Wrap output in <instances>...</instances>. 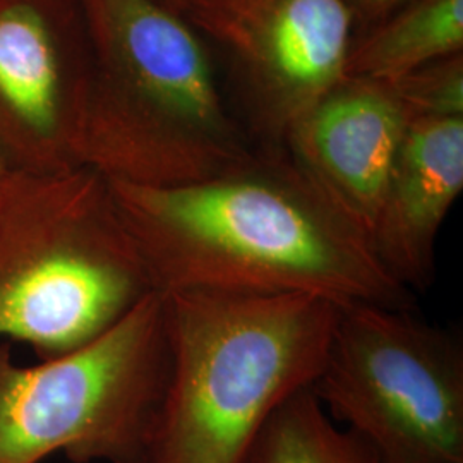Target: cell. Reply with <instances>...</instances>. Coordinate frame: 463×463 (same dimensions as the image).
Wrapping results in <instances>:
<instances>
[{
  "mask_svg": "<svg viewBox=\"0 0 463 463\" xmlns=\"http://www.w3.org/2000/svg\"><path fill=\"white\" fill-rule=\"evenodd\" d=\"M164 296L83 347L17 364L0 340V463H146L168 378Z\"/></svg>",
  "mask_w": 463,
  "mask_h": 463,
  "instance_id": "cell-5",
  "label": "cell"
},
{
  "mask_svg": "<svg viewBox=\"0 0 463 463\" xmlns=\"http://www.w3.org/2000/svg\"><path fill=\"white\" fill-rule=\"evenodd\" d=\"M411 118L463 117V53L384 83Z\"/></svg>",
  "mask_w": 463,
  "mask_h": 463,
  "instance_id": "cell-13",
  "label": "cell"
},
{
  "mask_svg": "<svg viewBox=\"0 0 463 463\" xmlns=\"http://www.w3.org/2000/svg\"><path fill=\"white\" fill-rule=\"evenodd\" d=\"M153 2L162 5L166 11L183 17L189 9H193L194 5H198L201 2H206V0H153Z\"/></svg>",
  "mask_w": 463,
  "mask_h": 463,
  "instance_id": "cell-15",
  "label": "cell"
},
{
  "mask_svg": "<svg viewBox=\"0 0 463 463\" xmlns=\"http://www.w3.org/2000/svg\"><path fill=\"white\" fill-rule=\"evenodd\" d=\"M155 292L107 179L78 166L0 183V340L42 361L83 347Z\"/></svg>",
  "mask_w": 463,
  "mask_h": 463,
  "instance_id": "cell-4",
  "label": "cell"
},
{
  "mask_svg": "<svg viewBox=\"0 0 463 463\" xmlns=\"http://www.w3.org/2000/svg\"><path fill=\"white\" fill-rule=\"evenodd\" d=\"M90 84L80 0H0V156L9 170L81 166Z\"/></svg>",
  "mask_w": 463,
  "mask_h": 463,
  "instance_id": "cell-8",
  "label": "cell"
},
{
  "mask_svg": "<svg viewBox=\"0 0 463 463\" xmlns=\"http://www.w3.org/2000/svg\"><path fill=\"white\" fill-rule=\"evenodd\" d=\"M91 84L80 165L105 179L172 187L260 162L223 93L215 55L184 19L153 0H80Z\"/></svg>",
  "mask_w": 463,
  "mask_h": 463,
  "instance_id": "cell-2",
  "label": "cell"
},
{
  "mask_svg": "<svg viewBox=\"0 0 463 463\" xmlns=\"http://www.w3.org/2000/svg\"><path fill=\"white\" fill-rule=\"evenodd\" d=\"M411 120L386 84L345 80L298 120L283 151L369 241Z\"/></svg>",
  "mask_w": 463,
  "mask_h": 463,
  "instance_id": "cell-9",
  "label": "cell"
},
{
  "mask_svg": "<svg viewBox=\"0 0 463 463\" xmlns=\"http://www.w3.org/2000/svg\"><path fill=\"white\" fill-rule=\"evenodd\" d=\"M457 53H463V0H411L354 36L345 80L388 83Z\"/></svg>",
  "mask_w": 463,
  "mask_h": 463,
  "instance_id": "cell-11",
  "label": "cell"
},
{
  "mask_svg": "<svg viewBox=\"0 0 463 463\" xmlns=\"http://www.w3.org/2000/svg\"><path fill=\"white\" fill-rule=\"evenodd\" d=\"M11 170H9V166L5 165V162H4V158L0 156V183L4 181V177L9 174Z\"/></svg>",
  "mask_w": 463,
  "mask_h": 463,
  "instance_id": "cell-16",
  "label": "cell"
},
{
  "mask_svg": "<svg viewBox=\"0 0 463 463\" xmlns=\"http://www.w3.org/2000/svg\"><path fill=\"white\" fill-rule=\"evenodd\" d=\"M311 392L380 463H463V350L409 309L342 306Z\"/></svg>",
  "mask_w": 463,
  "mask_h": 463,
  "instance_id": "cell-6",
  "label": "cell"
},
{
  "mask_svg": "<svg viewBox=\"0 0 463 463\" xmlns=\"http://www.w3.org/2000/svg\"><path fill=\"white\" fill-rule=\"evenodd\" d=\"M155 292L311 294L340 306L411 309L380 263L285 151L204 183L149 187L107 179Z\"/></svg>",
  "mask_w": 463,
  "mask_h": 463,
  "instance_id": "cell-1",
  "label": "cell"
},
{
  "mask_svg": "<svg viewBox=\"0 0 463 463\" xmlns=\"http://www.w3.org/2000/svg\"><path fill=\"white\" fill-rule=\"evenodd\" d=\"M463 189V117L412 118L400 143L369 244L407 290L434 275L439 229Z\"/></svg>",
  "mask_w": 463,
  "mask_h": 463,
  "instance_id": "cell-10",
  "label": "cell"
},
{
  "mask_svg": "<svg viewBox=\"0 0 463 463\" xmlns=\"http://www.w3.org/2000/svg\"><path fill=\"white\" fill-rule=\"evenodd\" d=\"M184 19L227 64L254 145L283 151L298 120L345 81L354 19L344 0H206Z\"/></svg>",
  "mask_w": 463,
  "mask_h": 463,
  "instance_id": "cell-7",
  "label": "cell"
},
{
  "mask_svg": "<svg viewBox=\"0 0 463 463\" xmlns=\"http://www.w3.org/2000/svg\"><path fill=\"white\" fill-rule=\"evenodd\" d=\"M248 463L380 462L364 439L338 428L311 388H306L268 419Z\"/></svg>",
  "mask_w": 463,
  "mask_h": 463,
  "instance_id": "cell-12",
  "label": "cell"
},
{
  "mask_svg": "<svg viewBox=\"0 0 463 463\" xmlns=\"http://www.w3.org/2000/svg\"><path fill=\"white\" fill-rule=\"evenodd\" d=\"M409 2L411 0H344L354 19V36L380 24L383 19L392 16Z\"/></svg>",
  "mask_w": 463,
  "mask_h": 463,
  "instance_id": "cell-14",
  "label": "cell"
},
{
  "mask_svg": "<svg viewBox=\"0 0 463 463\" xmlns=\"http://www.w3.org/2000/svg\"><path fill=\"white\" fill-rule=\"evenodd\" d=\"M162 296L170 363L146 463H248L268 419L315 384L342 306L311 294Z\"/></svg>",
  "mask_w": 463,
  "mask_h": 463,
  "instance_id": "cell-3",
  "label": "cell"
}]
</instances>
